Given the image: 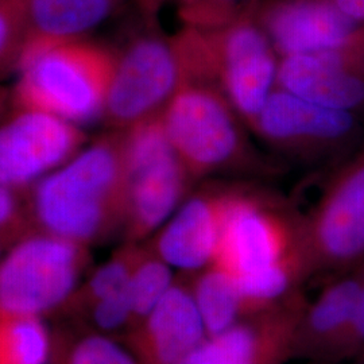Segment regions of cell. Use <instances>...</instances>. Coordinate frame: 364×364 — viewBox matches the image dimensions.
Returning <instances> with one entry per match:
<instances>
[{
	"mask_svg": "<svg viewBox=\"0 0 364 364\" xmlns=\"http://www.w3.org/2000/svg\"><path fill=\"white\" fill-rule=\"evenodd\" d=\"M124 131L107 130L27 191L39 231L81 246L122 230L126 200Z\"/></svg>",
	"mask_w": 364,
	"mask_h": 364,
	"instance_id": "cell-1",
	"label": "cell"
},
{
	"mask_svg": "<svg viewBox=\"0 0 364 364\" xmlns=\"http://www.w3.org/2000/svg\"><path fill=\"white\" fill-rule=\"evenodd\" d=\"M13 108L34 109L76 126L103 117L114 49L87 38L28 39L15 63Z\"/></svg>",
	"mask_w": 364,
	"mask_h": 364,
	"instance_id": "cell-2",
	"label": "cell"
},
{
	"mask_svg": "<svg viewBox=\"0 0 364 364\" xmlns=\"http://www.w3.org/2000/svg\"><path fill=\"white\" fill-rule=\"evenodd\" d=\"M170 144L196 182L273 170L250 142L247 126L215 85L189 82L161 114Z\"/></svg>",
	"mask_w": 364,
	"mask_h": 364,
	"instance_id": "cell-3",
	"label": "cell"
},
{
	"mask_svg": "<svg viewBox=\"0 0 364 364\" xmlns=\"http://www.w3.org/2000/svg\"><path fill=\"white\" fill-rule=\"evenodd\" d=\"M142 15L139 27L114 49V75L102 117L107 130L126 131L161 117L189 81L176 37L156 26V15Z\"/></svg>",
	"mask_w": 364,
	"mask_h": 364,
	"instance_id": "cell-4",
	"label": "cell"
},
{
	"mask_svg": "<svg viewBox=\"0 0 364 364\" xmlns=\"http://www.w3.org/2000/svg\"><path fill=\"white\" fill-rule=\"evenodd\" d=\"M291 262L311 266L304 219L273 195L234 183L212 264L239 279Z\"/></svg>",
	"mask_w": 364,
	"mask_h": 364,
	"instance_id": "cell-5",
	"label": "cell"
},
{
	"mask_svg": "<svg viewBox=\"0 0 364 364\" xmlns=\"http://www.w3.org/2000/svg\"><path fill=\"white\" fill-rule=\"evenodd\" d=\"M124 138L127 181L120 231L126 243H141L169 220L197 182L170 144L161 117L124 131Z\"/></svg>",
	"mask_w": 364,
	"mask_h": 364,
	"instance_id": "cell-6",
	"label": "cell"
},
{
	"mask_svg": "<svg viewBox=\"0 0 364 364\" xmlns=\"http://www.w3.org/2000/svg\"><path fill=\"white\" fill-rule=\"evenodd\" d=\"M210 82L252 131L277 87L279 55L254 11L212 28H200Z\"/></svg>",
	"mask_w": 364,
	"mask_h": 364,
	"instance_id": "cell-7",
	"label": "cell"
},
{
	"mask_svg": "<svg viewBox=\"0 0 364 364\" xmlns=\"http://www.w3.org/2000/svg\"><path fill=\"white\" fill-rule=\"evenodd\" d=\"M85 246L39 231L22 236L0 259V316L39 317L73 293Z\"/></svg>",
	"mask_w": 364,
	"mask_h": 364,
	"instance_id": "cell-8",
	"label": "cell"
},
{
	"mask_svg": "<svg viewBox=\"0 0 364 364\" xmlns=\"http://www.w3.org/2000/svg\"><path fill=\"white\" fill-rule=\"evenodd\" d=\"M252 132L281 156L305 164L348 153L362 136L358 114L328 108L275 87Z\"/></svg>",
	"mask_w": 364,
	"mask_h": 364,
	"instance_id": "cell-9",
	"label": "cell"
},
{
	"mask_svg": "<svg viewBox=\"0 0 364 364\" xmlns=\"http://www.w3.org/2000/svg\"><path fill=\"white\" fill-rule=\"evenodd\" d=\"M87 144L80 126L34 109L0 119V185L27 192Z\"/></svg>",
	"mask_w": 364,
	"mask_h": 364,
	"instance_id": "cell-10",
	"label": "cell"
},
{
	"mask_svg": "<svg viewBox=\"0 0 364 364\" xmlns=\"http://www.w3.org/2000/svg\"><path fill=\"white\" fill-rule=\"evenodd\" d=\"M304 236L312 270L338 267L364 255V149L329 180Z\"/></svg>",
	"mask_w": 364,
	"mask_h": 364,
	"instance_id": "cell-11",
	"label": "cell"
},
{
	"mask_svg": "<svg viewBox=\"0 0 364 364\" xmlns=\"http://www.w3.org/2000/svg\"><path fill=\"white\" fill-rule=\"evenodd\" d=\"M232 186L208 182L191 193L156 231L149 248L186 275L210 266L219 247Z\"/></svg>",
	"mask_w": 364,
	"mask_h": 364,
	"instance_id": "cell-12",
	"label": "cell"
},
{
	"mask_svg": "<svg viewBox=\"0 0 364 364\" xmlns=\"http://www.w3.org/2000/svg\"><path fill=\"white\" fill-rule=\"evenodd\" d=\"M305 305L301 299L246 316L218 336L205 338L180 364H282L296 353Z\"/></svg>",
	"mask_w": 364,
	"mask_h": 364,
	"instance_id": "cell-13",
	"label": "cell"
},
{
	"mask_svg": "<svg viewBox=\"0 0 364 364\" xmlns=\"http://www.w3.org/2000/svg\"><path fill=\"white\" fill-rule=\"evenodd\" d=\"M252 11L279 58L328 50L359 25L328 0H259Z\"/></svg>",
	"mask_w": 364,
	"mask_h": 364,
	"instance_id": "cell-14",
	"label": "cell"
},
{
	"mask_svg": "<svg viewBox=\"0 0 364 364\" xmlns=\"http://www.w3.org/2000/svg\"><path fill=\"white\" fill-rule=\"evenodd\" d=\"M207 338L189 284L181 279L131 329L130 347L142 364H180Z\"/></svg>",
	"mask_w": 364,
	"mask_h": 364,
	"instance_id": "cell-15",
	"label": "cell"
},
{
	"mask_svg": "<svg viewBox=\"0 0 364 364\" xmlns=\"http://www.w3.org/2000/svg\"><path fill=\"white\" fill-rule=\"evenodd\" d=\"M277 87L328 108L362 114L364 78L344 72L320 54L279 58Z\"/></svg>",
	"mask_w": 364,
	"mask_h": 364,
	"instance_id": "cell-16",
	"label": "cell"
},
{
	"mask_svg": "<svg viewBox=\"0 0 364 364\" xmlns=\"http://www.w3.org/2000/svg\"><path fill=\"white\" fill-rule=\"evenodd\" d=\"M126 0H16L28 39L87 38ZM25 41V42H26Z\"/></svg>",
	"mask_w": 364,
	"mask_h": 364,
	"instance_id": "cell-17",
	"label": "cell"
},
{
	"mask_svg": "<svg viewBox=\"0 0 364 364\" xmlns=\"http://www.w3.org/2000/svg\"><path fill=\"white\" fill-rule=\"evenodd\" d=\"M363 277H347L324 289L299 320L296 353L316 355L340 343L351 323Z\"/></svg>",
	"mask_w": 364,
	"mask_h": 364,
	"instance_id": "cell-18",
	"label": "cell"
},
{
	"mask_svg": "<svg viewBox=\"0 0 364 364\" xmlns=\"http://www.w3.org/2000/svg\"><path fill=\"white\" fill-rule=\"evenodd\" d=\"M188 277L191 278L186 281L208 338L220 335L245 318L243 301L231 274L210 264Z\"/></svg>",
	"mask_w": 364,
	"mask_h": 364,
	"instance_id": "cell-19",
	"label": "cell"
},
{
	"mask_svg": "<svg viewBox=\"0 0 364 364\" xmlns=\"http://www.w3.org/2000/svg\"><path fill=\"white\" fill-rule=\"evenodd\" d=\"M0 317V364L49 363L52 344L39 317Z\"/></svg>",
	"mask_w": 364,
	"mask_h": 364,
	"instance_id": "cell-20",
	"label": "cell"
},
{
	"mask_svg": "<svg viewBox=\"0 0 364 364\" xmlns=\"http://www.w3.org/2000/svg\"><path fill=\"white\" fill-rule=\"evenodd\" d=\"M176 284L174 269L149 247H144L131 274L130 290L134 326L156 308Z\"/></svg>",
	"mask_w": 364,
	"mask_h": 364,
	"instance_id": "cell-21",
	"label": "cell"
},
{
	"mask_svg": "<svg viewBox=\"0 0 364 364\" xmlns=\"http://www.w3.org/2000/svg\"><path fill=\"white\" fill-rule=\"evenodd\" d=\"M259 0H189L178 6L182 25L197 28L221 26L251 11Z\"/></svg>",
	"mask_w": 364,
	"mask_h": 364,
	"instance_id": "cell-22",
	"label": "cell"
},
{
	"mask_svg": "<svg viewBox=\"0 0 364 364\" xmlns=\"http://www.w3.org/2000/svg\"><path fill=\"white\" fill-rule=\"evenodd\" d=\"M69 364H142L131 350L105 333L81 338L69 356Z\"/></svg>",
	"mask_w": 364,
	"mask_h": 364,
	"instance_id": "cell-23",
	"label": "cell"
},
{
	"mask_svg": "<svg viewBox=\"0 0 364 364\" xmlns=\"http://www.w3.org/2000/svg\"><path fill=\"white\" fill-rule=\"evenodd\" d=\"M31 220L27 192L0 185V239L19 240L26 235Z\"/></svg>",
	"mask_w": 364,
	"mask_h": 364,
	"instance_id": "cell-24",
	"label": "cell"
},
{
	"mask_svg": "<svg viewBox=\"0 0 364 364\" xmlns=\"http://www.w3.org/2000/svg\"><path fill=\"white\" fill-rule=\"evenodd\" d=\"M26 41L16 0H0V66L16 63Z\"/></svg>",
	"mask_w": 364,
	"mask_h": 364,
	"instance_id": "cell-25",
	"label": "cell"
},
{
	"mask_svg": "<svg viewBox=\"0 0 364 364\" xmlns=\"http://www.w3.org/2000/svg\"><path fill=\"white\" fill-rule=\"evenodd\" d=\"M130 285V284H129ZM92 305V321L100 333L109 335L126 326H134V313L129 287L107 299H99Z\"/></svg>",
	"mask_w": 364,
	"mask_h": 364,
	"instance_id": "cell-26",
	"label": "cell"
},
{
	"mask_svg": "<svg viewBox=\"0 0 364 364\" xmlns=\"http://www.w3.org/2000/svg\"><path fill=\"white\" fill-rule=\"evenodd\" d=\"M344 338L351 340L353 343H364V277L362 279V289L358 297V302L352 314L351 323L343 340Z\"/></svg>",
	"mask_w": 364,
	"mask_h": 364,
	"instance_id": "cell-27",
	"label": "cell"
},
{
	"mask_svg": "<svg viewBox=\"0 0 364 364\" xmlns=\"http://www.w3.org/2000/svg\"><path fill=\"white\" fill-rule=\"evenodd\" d=\"M355 23H364V0H328Z\"/></svg>",
	"mask_w": 364,
	"mask_h": 364,
	"instance_id": "cell-28",
	"label": "cell"
},
{
	"mask_svg": "<svg viewBox=\"0 0 364 364\" xmlns=\"http://www.w3.org/2000/svg\"><path fill=\"white\" fill-rule=\"evenodd\" d=\"M189 0H135L138 4L141 13L150 14V15H156V13L166 4L169 3H176L177 6H181Z\"/></svg>",
	"mask_w": 364,
	"mask_h": 364,
	"instance_id": "cell-29",
	"label": "cell"
},
{
	"mask_svg": "<svg viewBox=\"0 0 364 364\" xmlns=\"http://www.w3.org/2000/svg\"><path fill=\"white\" fill-rule=\"evenodd\" d=\"M11 93L4 91L0 87V119L6 117L11 111Z\"/></svg>",
	"mask_w": 364,
	"mask_h": 364,
	"instance_id": "cell-30",
	"label": "cell"
},
{
	"mask_svg": "<svg viewBox=\"0 0 364 364\" xmlns=\"http://www.w3.org/2000/svg\"><path fill=\"white\" fill-rule=\"evenodd\" d=\"M3 243H4V242L0 239V259L3 258V257H1V246H3Z\"/></svg>",
	"mask_w": 364,
	"mask_h": 364,
	"instance_id": "cell-31",
	"label": "cell"
},
{
	"mask_svg": "<svg viewBox=\"0 0 364 364\" xmlns=\"http://www.w3.org/2000/svg\"><path fill=\"white\" fill-rule=\"evenodd\" d=\"M134 1H135V0H134Z\"/></svg>",
	"mask_w": 364,
	"mask_h": 364,
	"instance_id": "cell-32",
	"label": "cell"
}]
</instances>
